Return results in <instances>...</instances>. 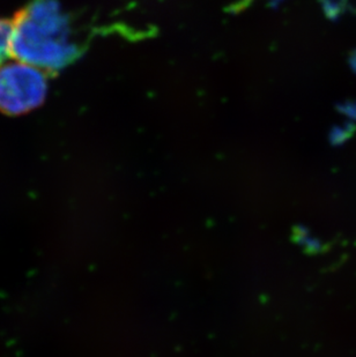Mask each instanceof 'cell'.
Here are the masks:
<instances>
[{"instance_id":"1","label":"cell","mask_w":356,"mask_h":357,"mask_svg":"<svg viewBox=\"0 0 356 357\" xmlns=\"http://www.w3.org/2000/svg\"><path fill=\"white\" fill-rule=\"evenodd\" d=\"M80 54L73 24L58 0H31L10 19V56L56 73Z\"/></svg>"},{"instance_id":"3","label":"cell","mask_w":356,"mask_h":357,"mask_svg":"<svg viewBox=\"0 0 356 357\" xmlns=\"http://www.w3.org/2000/svg\"><path fill=\"white\" fill-rule=\"evenodd\" d=\"M10 20L0 19V68L10 57Z\"/></svg>"},{"instance_id":"2","label":"cell","mask_w":356,"mask_h":357,"mask_svg":"<svg viewBox=\"0 0 356 357\" xmlns=\"http://www.w3.org/2000/svg\"><path fill=\"white\" fill-rule=\"evenodd\" d=\"M47 75L21 61L0 68V112L10 116L24 115L38 108L47 98Z\"/></svg>"}]
</instances>
